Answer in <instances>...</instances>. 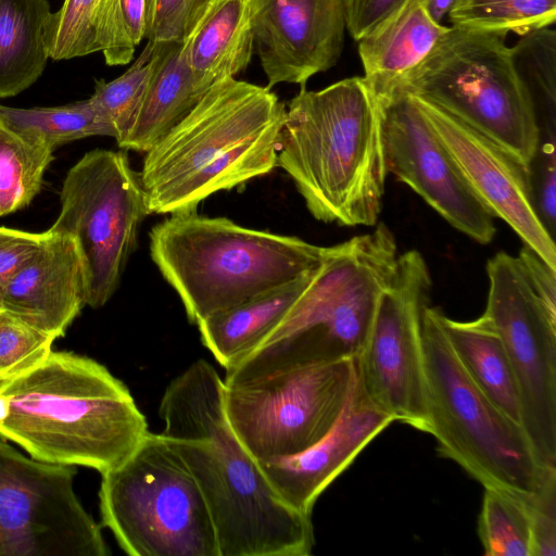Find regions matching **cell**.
<instances>
[{
  "mask_svg": "<svg viewBox=\"0 0 556 556\" xmlns=\"http://www.w3.org/2000/svg\"><path fill=\"white\" fill-rule=\"evenodd\" d=\"M147 432L128 388L92 358L52 351L0 380V438L40 462L102 473L122 464Z\"/></svg>",
  "mask_w": 556,
  "mask_h": 556,
  "instance_id": "7a4b0ae2",
  "label": "cell"
},
{
  "mask_svg": "<svg viewBox=\"0 0 556 556\" xmlns=\"http://www.w3.org/2000/svg\"><path fill=\"white\" fill-rule=\"evenodd\" d=\"M146 0H111L101 52L111 66L129 63L144 39Z\"/></svg>",
  "mask_w": 556,
  "mask_h": 556,
  "instance_id": "836d02e7",
  "label": "cell"
},
{
  "mask_svg": "<svg viewBox=\"0 0 556 556\" xmlns=\"http://www.w3.org/2000/svg\"><path fill=\"white\" fill-rule=\"evenodd\" d=\"M397 256L395 237L383 223L326 247L320 265L289 313L255 349L225 368L224 383L356 358Z\"/></svg>",
  "mask_w": 556,
  "mask_h": 556,
  "instance_id": "5b68a950",
  "label": "cell"
},
{
  "mask_svg": "<svg viewBox=\"0 0 556 556\" xmlns=\"http://www.w3.org/2000/svg\"><path fill=\"white\" fill-rule=\"evenodd\" d=\"M432 280L416 250L399 254L394 275L380 295L366 342L355 358L361 391L377 409L429 432L421 344L422 312Z\"/></svg>",
  "mask_w": 556,
  "mask_h": 556,
  "instance_id": "4fadbf2b",
  "label": "cell"
},
{
  "mask_svg": "<svg viewBox=\"0 0 556 556\" xmlns=\"http://www.w3.org/2000/svg\"><path fill=\"white\" fill-rule=\"evenodd\" d=\"M224 380L205 359L166 388L161 432L180 456L208 507L219 556H308L312 516L276 494L258 463L232 431L224 409Z\"/></svg>",
  "mask_w": 556,
  "mask_h": 556,
  "instance_id": "6da1fadb",
  "label": "cell"
},
{
  "mask_svg": "<svg viewBox=\"0 0 556 556\" xmlns=\"http://www.w3.org/2000/svg\"><path fill=\"white\" fill-rule=\"evenodd\" d=\"M152 43V42H151ZM152 68L132 126L121 148L147 152L178 125L203 96L177 42L152 43Z\"/></svg>",
  "mask_w": 556,
  "mask_h": 556,
  "instance_id": "7402d4cb",
  "label": "cell"
},
{
  "mask_svg": "<svg viewBox=\"0 0 556 556\" xmlns=\"http://www.w3.org/2000/svg\"><path fill=\"white\" fill-rule=\"evenodd\" d=\"M528 496L484 488L478 533L488 556H532Z\"/></svg>",
  "mask_w": 556,
  "mask_h": 556,
  "instance_id": "f546056e",
  "label": "cell"
},
{
  "mask_svg": "<svg viewBox=\"0 0 556 556\" xmlns=\"http://www.w3.org/2000/svg\"><path fill=\"white\" fill-rule=\"evenodd\" d=\"M53 151L0 121V216L26 207L40 192Z\"/></svg>",
  "mask_w": 556,
  "mask_h": 556,
  "instance_id": "4316f807",
  "label": "cell"
},
{
  "mask_svg": "<svg viewBox=\"0 0 556 556\" xmlns=\"http://www.w3.org/2000/svg\"><path fill=\"white\" fill-rule=\"evenodd\" d=\"M316 269L198 323L203 345L224 368L251 352L286 317Z\"/></svg>",
  "mask_w": 556,
  "mask_h": 556,
  "instance_id": "603a6c76",
  "label": "cell"
},
{
  "mask_svg": "<svg viewBox=\"0 0 556 556\" xmlns=\"http://www.w3.org/2000/svg\"><path fill=\"white\" fill-rule=\"evenodd\" d=\"M355 376V358H348L224 383L225 415L257 463L293 456L334 427Z\"/></svg>",
  "mask_w": 556,
  "mask_h": 556,
  "instance_id": "8fae6325",
  "label": "cell"
},
{
  "mask_svg": "<svg viewBox=\"0 0 556 556\" xmlns=\"http://www.w3.org/2000/svg\"><path fill=\"white\" fill-rule=\"evenodd\" d=\"M392 422L365 397L355 376L340 418L320 441L300 454L258 465L285 504L312 516L321 493Z\"/></svg>",
  "mask_w": 556,
  "mask_h": 556,
  "instance_id": "ac0fdd59",
  "label": "cell"
},
{
  "mask_svg": "<svg viewBox=\"0 0 556 556\" xmlns=\"http://www.w3.org/2000/svg\"><path fill=\"white\" fill-rule=\"evenodd\" d=\"M481 315L498 334L517 384L520 424L543 467H556V314L531 287L518 256L501 251L486 264Z\"/></svg>",
  "mask_w": 556,
  "mask_h": 556,
  "instance_id": "7c38bea8",
  "label": "cell"
},
{
  "mask_svg": "<svg viewBox=\"0 0 556 556\" xmlns=\"http://www.w3.org/2000/svg\"><path fill=\"white\" fill-rule=\"evenodd\" d=\"M110 1L64 0L46 28L49 58L59 61L101 52Z\"/></svg>",
  "mask_w": 556,
  "mask_h": 556,
  "instance_id": "4dcf8cb0",
  "label": "cell"
},
{
  "mask_svg": "<svg viewBox=\"0 0 556 556\" xmlns=\"http://www.w3.org/2000/svg\"><path fill=\"white\" fill-rule=\"evenodd\" d=\"M74 466L27 457L0 439V556H106L74 491Z\"/></svg>",
  "mask_w": 556,
  "mask_h": 556,
  "instance_id": "5bb4252c",
  "label": "cell"
},
{
  "mask_svg": "<svg viewBox=\"0 0 556 556\" xmlns=\"http://www.w3.org/2000/svg\"><path fill=\"white\" fill-rule=\"evenodd\" d=\"M286 105L267 87L235 77L213 85L148 150L139 172L150 214L195 212L204 199L277 167Z\"/></svg>",
  "mask_w": 556,
  "mask_h": 556,
  "instance_id": "277c9868",
  "label": "cell"
},
{
  "mask_svg": "<svg viewBox=\"0 0 556 556\" xmlns=\"http://www.w3.org/2000/svg\"><path fill=\"white\" fill-rule=\"evenodd\" d=\"M448 29L412 0L358 42L364 78L378 100L388 98L400 79L416 67Z\"/></svg>",
  "mask_w": 556,
  "mask_h": 556,
  "instance_id": "44dd1931",
  "label": "cell"
},
{
  "mask_svg": "<svg viewBox=\"0 0 556 556\" xmlns=\"http://www.w3.org/2000/svg\"><path fill=\"white\" fill-rule=\"evenodd\" d=\"M394 91L435 105L527 165L538 150L539 119L515 72L505 36L448 27Z\"/></svg>",
  "mask_w": 556,
  "mask_h": 556,
  "instance_id": "ba28073f",
  "label": "cell"
},
{
  "mask_svg": "<svg viewBox=\"0 0 556 556\" xmlns=\"http://www.w3.org/2000/svg\"><path fill=\"white\" fill-rule=\"evenodd\" d=\"M429 16L441 24L442 20L448 14L455 0H418Z\"/></svg>",
  "mask_w": 556,
  "mask_h": 556,
  "instance_id": "60d3db41",
  "label": "cell"
},
{
  "mask_svg": "<svg viewBox=\"0 0 556 556\" xmlns=\"http://www.w3.org/2000/svg\"><path fill=\"white\" fill-rule=\"evenodd\" d=\"M55 338L0 309V380L25 372L52 352Z\"/></svg>",
  "mask_w": 556,
  "mask_h": 556,
  "instance_id": "d6a6232c",
  "label": "cell"
},
{
  "mask_svg": "<svg viewBox=\"0 0 556 556\" xmlns=\"http://www.w3.org/2000/svg\"><path fill=\"white\" fill-rule=\"evenodd\" d=\"M254 51L249 0H211L181 46L197 90L242 73Z\"/></svg>",
  "mask_w": 556,
  "mask_h": 556,
  "instance_id": "ffe728a7",
  "label": "cell"
},
{
  "mask_svg": "<svg viewBox=\"0 0 556 556\" xmlns=\"http://www.w3.org/2000/svg\"><path fill=\"white\" fill-rule=\"evenodd\" d=\"M149 239L152 261L193 324L316 269L325 254L298 237L194 212L169 215Z\"/></svg>",
  "mask_w": 556,
  "mask_h": 556,
  "instance_id": "8992f818",
  "label": "cell"
},
{
  "mask_svg": "<svg viewBox=\"0 0 556 556\" xmlns=\"http://www.w3.org/2000/svg\"><path fill=\"white\" fill-rule=\"evenodd\" d=\"M409 1L412 0H345L346 30L357 41Z\"/></svg>",
  "mask_w": 556,
  "mask_h": 556,
  "instance_id": "f35d334b",
  "label": "cell"
},
{
  "mask_svg": "<svg viewBox=\"0 0 556 556\" xmlns=\"http://www.w3.org/2000/svg\"><path fill=\"white\" fill-rule=\"evenodd\" d=\"M412 97L486 210L506 222L526 245L556 269L554 238L539 217L529 165L443 110Z\"/></svg>",
  "mask_w": 556,
  "mask_h": 556,
  "instance_id": "2e32d148",
  "label": "cell"
},
{
  "mask_svg": "<svg viewBox=\"0 0 556 556\" xmlns=\"http://www.w3.org/2000/svg\"><path fill=\"white\" fill-rule=\"evenodd\" d=\"M518 258L535 293L551 312L556 314V269L526 244L520 250Z\"/></svg>",
  "mask_w": 556,
  "mask_h": 556,
  "instance_id": "ab89813d",
  "label": "cell"
},
{
  "mask_svg": "<svg viewBox=\"0 0 556 556\" xmlns=\"http://www.w3.org/2000/svg\"><path fill=\"white\" fill-rule=\"evenodd\" d=\"M254 50L267 88L304 87L333 67L346 30L345 0H249Z\"/></svg>",
  "mask_w": 556,
  "mask_h": 556,
  "instance_id": "e0dca14e",
  "label": "cell"
},
{
  "mask_svg": "<svg viewBox=\"0 0 556 556\" xmlns=\"http://www.w3.org/2000/svg\"><path fill=\"white\" fill-rule=\"evenodd\" d=\"M211 0H146L144 39L182 43Z\"/></svg>",
  "mask_w": 556,
  "mask_h": 556,
  "instance_id": "e575fe53",
  "label": "cell"
},
{
  "mask_svg": "<svg viewBox=\"0 0 556 556\" xmlns=\"http://www.w3.org/2000/svg\"><path fill=\"white\" fill-rule=\"evenodd\" d=\"M152 43L147 41L134 64L119 77L94 81L90 100L115 129L119 146L128 135L138 112L152 68Z\"/></svg>",
  "mask_w": 556,
  "mask_h": 556,
  "instance_id": "1f68e13d",
  "label": "cell"
},
{
  "mask_svg": "<svg viewBox=\"0 0 556 556\" xmlns=\"http://www.w3.org/2000/svg\"><path fill=\"white\" fill-rule=\"evenodd\" d=\"M277 166L316 219L376 226L388 175L383 114L363 76L301 87L286 108Z\"/></svg>",
  "mask_w": 556,
  "mask_h": 556,
  "instance_id": "3957f363",
  "label": "cell"
},
{
  "mask_svg": "<svg viewBox=\"0 0 556 556\" xmlns=\"http://www.w3.org/2000/svg\"><path fill=\"white\" fill-rule=\"evenodd\" d=\"M515 72L536 113L540 129L556 126V31L531 30L510 47Z\"/></svg>",
  "mask_w": 556,
  "mask_h": 556,
  "instance_id": "83f0119b",
  "label": "cell"
},
{
  "mask_svg": "<svg viewBox=\"0 0 556 556\" xmlns=\"http://www.w3.org/2000/svg\"><path fill=\"white\" fill-rule=\"evenodd\" d=\"M85 305V271L74 239L47 230L5 289L1 309L56 339Z\"/></svg>",
  "mask_w": 556,
  "mask_h": 556,
  "instance_id": "d6986e66",
  "label": "cell"
},
{
  "mask_svg": "<svg viewBox=\"0 0 556 556\" xmlns=\"http://www.w3.org/2000/svg\"><path fill=\"white\" fill-rule=\"evenodd\" d=\"M447 16L452 26L522 36L555 23L556 0H455Z\"/></svg>",
  "mask_w": 556,
  "mask_h": 556,
  "instance_id": "f1b7e54d",
  "label": "cell"
},
{
  "mask_svg": "<svg viewBox=\"0 0 556 556\" xmlns=\"http://www.w3.org/2000/svg\"><path fill=\"white\" fill-rule=\"evenodd\" d=\"M102 526L131 556H219L206 502L162 433L147 432L118 466L101 473Z\"/></svg>",
  "mask_w": 556,
  "mask_h": 556,
  "instance_id": "9c48e42d",
  "label": "cell"
},
{
  "mask_svg": "<svg viewBox=\"0 0 556 556\" xmlns=\"http://www.w3.org/2000/svg\"><path fill=\"white\" fill-rule=\"evenodd\" d=\"M441 323L456 358L470 379L504 414L520 424L516 380L495 330L482 316L458 321L442 313Z\"/></svg>",
  "mask_w": 556,
  "mask_h": 556,
  "instance_id": "d4e9b609",
  "label": "cell"
},
{
  "mask_svg": "<svg viewBox=\"0 0 556 556\" xmlns=\"http://www.w3.org/2000/svg\"><path fill=\"white\" fill-rule=\"evenodd\" d=\"M51 232L74 239L85 271L86 305L103 306L118 288L149 208L139 172L124 152H87L66 174Z\"/></svg>",
  "mask_w": 556,
  "mask_h": 556,
  "instance_id": "30bf717a",
  "label": "cell"
},
{
  "mask_svg": "<svg viewBox=\"0 0 556 556\" xmlns=\"http://www.w3.org/2000/svg\"><path fill=\"white\" fill-rule=\"evenodd\" d=\"M532 556L556 555V467L548 468L528 496Z\"/></svg>",
  "mask_w": 556,
  "mask_h": 556,
  "instance_id": "8d00e7d4",
  "label": "cell"
},
{
  "mask_svg": "<svg viewBox=\"0 0 556 556\" xmlns=\"http://www.w3.org/2000/svg\"><path fill=\"white\" fill-rule=\"evenodd\" d=\"M51 14L48 0H0V99L18 94L43 73Z\"/></svg>",
  "mask_w": 556,
  "mask_h": 556,
  "instance_id": "cb8c5ba5",
  "label": "cell"
},
{
  "mask_svg": "<svg viewBox=\"0 0 556 556\" xmlns=\"http://www.w3.org/2000/svg\"><path fill=\"white\" fill-rule=\"evenodd\" d=\"M45 232L31 233L0 227V309L5 289L28 258L39 249Z\"/></svg>",
  "mask_w": 556,
  "mask_h": 556,
  "instance_id": "74e56055",
  "label": "cell"
},
{
  "mask_svg": "<svg viewBox=\"0 0 556 556\" xmlns=\"http://www.w3.org/2000/svg\"><path fill=\"white\" fill-rule=\"evenodd\" d=\"M379 101L388 173L455 229L481 244L490 243L496 233L495 217L472 192L414 98L394 91Z\"/></svg>",
  "mask_w": 556,
  "mask_h": 556,
  "instance_id": "9a60e30c",
  "label": "cell"
},
{
  "mask_svg": "<svg viewBox=\"0 0 556 556\" xmlns=\"http://www.w3.org/2000/svg\"><path fill=\"white\" fill-rule=\"evenodd\" d=\"M532 192L541 222L555 238L556 228V152L555 128L541 129L538 150L529 163Z\"/></svg>",
  "mask_w": 556,
  "mask_h": 556,
  "instance_id": "d590c367",
  "label": "cell"
},
{
  "mask_svg": "<svg viewBox=\"0 0 556 556\" xmlns=\"http://www.w3.org/2000/svg\"><path fill=\"white\" fill-rule=\"evenodd\" d=\"M0 121L11 129L55 150L67 142L91 137H116L112 124L89 99L49 108H11L0 104Z\"/></svg>",
  "mask_w": 556,
  "mask_h": 556,
  "instance_id": "484cf974",
  "label": "cell"
},
{
  "mask_svg": "<svg viewBox=\"0 0 556 556\" xmlns=\"http://www.w3.org/2000/svg\"><path fill=\"white\" fill-rule=\"evenodd\" d=\"M442 312L427 305L421 317L429 432L438 451L483 488L530 495L545 471L522 426L475 384L445 336Z\"/></svg>",
  "mask_w": 556,
  "mask_h": 556,
  "instance_id": "52a82bcc",
  "label": "cell"
}]
</instances>
